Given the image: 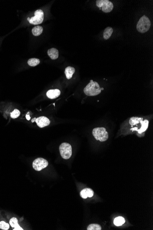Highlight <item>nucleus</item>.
I'll return each instance as SVG.
<instances>
[{
  "label": "nucleus",
  "mask_w": 153,
  "mask_h": 230,
  "mask_svg": "<svg viewBox=\"0 0 153 230\" xmlns=\"http://www.w3.org/2000/svg\"><path fill=\"white\" fill-rule=\"evenodd\" d=\"M102 90L97 82L91 80L90 83L84 88V92L85 95L88 96H95L100 94Z\"/></svg>",
  "instance_id": "obj_1"
},
{
  "label": "nucleus",
  "mask_w": 153,
  "mask_h": 230,
  "mask_svg": "<svg viewBox=\"0 0 153 230\" xmlns=\"http://www.w3.org/2000/svg\"><path fill=\"white\" fill-rule=\"evenodd\" d=\"M92 134L95 139L100 142H105L109 138L108 133L104 127H97L94 129Z\"/></svg>",
  "instance_id": "obj_2"
},
{
  "label": "nucleus",
  "mask_w": 153,
  "mask_h": 230,
  "mask_svg": "<svg viewBox=\"0 0 153 230\" xmlns=\"http://www.w3.org/2000/svg\"><path fill=\"white\" fill-rule=\"evenodd\" d=\"M151 25L150 21L148 17L143 16L140 18L137 25V29L139 32L144 33L148 31Z\"/></svg>",
  "instance_id": "obj_3"
},
{
  "label": "nucleus",
  "mask_w": 153,
  "mask_h": 230,
  "mask_svg": "<svg viewBox=\"0 0 153 230\" xmlns=\"http://www.w3.org/2000/svg\"><path fill=\"white\" fill-rule=\"evenodd\" d=\"M61 155L63 159H68L72 155V148L70 144L64 143L61 144L59 147Z\"/></svg>",
  "instance_id": "obj_4"
},
{
  "label": "nucleus",
  "mask_w": 153,
  "mask_h": 230,
  "mask_svg": "<svg viewBox=\"0 0 153 230\" xmlns=\"http://www.w3.org/2000/svg\"><path fill=\"white\" fill-rule=\"evenodd\" d=\"M96 4L97 7L102 8L103 12L106 13L111 12L114 8L113 3L108 0H97Z\"/></svg>",
  "instance_id": "obj_5"
},
{
  "label": "nucleus",
  "mask_w": 153,
  "mask_h": 230,
  "mask_svg": "<svg viewBox=\"0 0 153 230\" xmlns=\"http://www.w3.org/2000/svg\"><path fill=\"white\" fill-rule=\"evenodd\" d=\"M44 20V12L41 9L36 10L35 12V16L29 18L28 17V20L29 23L33 25H37L41 24Z\"/></svg>",
  "instance_id": "obj_6"
},
{
  "label": "nucleus",
  "mask_w": 153,
  "mask_h": 230,
  "mask_svg": "<svg viewBox=\"0 0 153 230\" xmlns=\"http://www.w3.org/2000/svg\"><path fill=\"white\" fill-rule=\"evenodd\" d=\"M48 165V162L43 158H37L33 162V168L36 171H41L47 167Z\"/></svg>",
  "instance_id": "obj_7"
},
{
  "label": "nucleus",
  "mask_w": 153,
  "mask_h": 230,
  "mask_svg": "<svg viewBox=\"0 0 153 230\" xmlns=\"http://www.w3.org/2000/svg\"><path fill=\"white\" fill-rule=\"evenodd\" d=\"M35 122L38 127L40 128H43L47 127L50 124L49 119L45 116H40L35 119Z\"/></svg>",
  "instance_id": "obj_8"
},
{
  "label": "nucleus",
  "mask_w": 153,
  "mask_h": 230,
  "mask_svg": "<svg viewBox=\"0 0 153 230\" xmlns=\"http://www.w3.org/2000/svg\"><path fill=\"white\" fill-rule=\"evenodd\" d=\"M94 194V192L93 190L90 188H86L81 191L80 195L83 199H86L88 198H91Z\"/></svg>",
  "instance_id": "obj_9"
},
{
  "label": "nucleus",
  "mask_w": 153,
  "mask_h": 230,
  "mask_svg": "<svg viewBox=\"0 0 153 230\" xmlns=\"http://www.w3.org/2000/svg\"><path fill=\"white\" fill-rule=\"evenodd\" d=\"M60 94V91L58 89L49 90L48 91L47 93V96L49 99H56L59 96Z\"/></svg>",
  "instance_id": "obj_10"
},
{
  "label": "nucleus",
  "mask_w": 153,
  "mask_h": 230,
  "mask_svg": "<svg viewBox=\"0 0 153 230\" xmlns=\"http://www.w3.org/2000/svg\"><path fill=\"white\" fill-rule=\"evenodd\" d=\"M48 55L51 59L55 60L58 57L59 52L57 49L52 48L48 50Z\"/></svg>",
  "instance_id": "obj_11"
},
{
  "label": "nucleus",
  "mask_w": 153,
  "mask_h": 230,
  "mask_svg": "<svg viewBox=\"0 0 153 230\" xmlns=\"http://www.w3.org/2000/svg\"><path fill=\"white\" fill-rule=\"evenodd\" d=\"M9 223H10V226H11L12 227L14 228V230H24L23 228H21V227H20L19 225H18V220H17V219L16 218H15V217H13V218H12L10 220Z\"/></svg>",
  "instance_id": "obj_12"
},
{
  "label": "nucleus",
  "mask_w": 153,
  "mask_h": 230,
  "mask_svg": "<svg viewBox=\"0 0 153 230\" xmlns=\"http://www.w3.org/2000/svg\"><path fill=\"white\" fill-rule=\"evenodd\" d=\"M75 69L73 67L69 66L65 69V73L67 79H71L72 75L74 73Z\"/></svg>",
  "instance_id": "obj_13"
},
{
  "label": "nucleus",
  "mask_w": 153,
  "mask_h": 230,
  "mask_svg": "<svg viewBox=\"0 0 153 230\" xmlns=\"http://www.w3.org/2000/svg\"><path fill=\"white\" fill-rule=\"evenodd\" d=\"M113 32V29L111 27H107L105 29L104 31V38L105 40H107V39L110 38V37L111 36Z\"/></svg>",
  "instance_id": "obj_14"
},
{
  "label": "nucleus",
  "mask_w": 153,
  "mask_h": 230,
  "mask_svg": "<svg viewBox=\"0 0 153 230\" xmlns=\"http://www.w3.org/2000/svg\"><path fill=\"white\" fill-rule=\"evenodd\" d=\"M43 31V27L40 26H37L33 27L32 30V32L33 36H36L41 35Z\"/></svg>",
  "instance_id": "obj_15"
},
{
  "label": "nucleus",
  "mask_w": 153,
  "mask_h": 230,
  "mask_svg": "<svg viewBox=\"0 0 153 230\" xmlns=\"http://www.w3.org/2000/svg\"><path fill=\"white\" fill-rule=\"evenodd\" d=\"M40 63V60L39 59H36V58H32L29 59L28 61V64L29 66L32 67H35V66L38 65Z\"/></svg>",
  "instance_id": "obj_16"
},
{
  "label": "nucleus",
  "mask_w": 153,
  "mask_h": 230,
  "mask_svg": "<svg viewBox=\"0 0 153 230\" xmlns=\"http://www.w3.org/2000/svg\"><path fill=\"white\" fill-rule=\"evenodd\" d=\"M125 220L124 218L121 216H119L115 219L114 220V224L116 226H120L123 225L125 223Z\"/></svg>",
  "instance_id": "obj_17"
},
{
  "label": "nucleus",
  "mask_w": 153,
  "mask_h": 230,
  "mask_svg": "<svg viewBox=\"0 0 153 230\" xmlns=\"http://www.w3.org/2000/svg\"><path fill=\"white\" fill-rule=\"evenodd\" d=\"M88 230H101L102 227L97 224H92L87 227Z\"/></svg>",
  "instance_id": "obj_18"
},
{
  "label": "nucleus",
  "mask_w": 153,
  "mask_h": 230,
  "mask_svg": "<svg viewBox=\"0 0 153 230\" xmlns=\"http://www.w3.org/2000/svg\"><path fill=\"white\" fill-rule=\"evenodd\" d=\"M10 115L11 118L13 119H16L20 115V112L18 109H15V110H13V112L11 113Z\"/></svg>",
  "instance_id": "obj_19"
},
{
  "label": "nucleus",
  "mask_w": 153,
  "mask_h": 230,
  "mask_svg": "<svg viewBox=\"0 0 153 230\" xmlns=\"http://www.w3.org/2000/svg\"><path fill=\"white\" fill-rule=\"evenodd\" d=\"M9 228V225L8 224L4 222L1 221L0 222V229L1 230H8Z\"/></svg>",
  "instance_id": "obj_20"
},
{
  "label": "nucleus",
  "mask_w": 153,
  "mask_h": 230,
  "mask_svg": "<svg viewBox=\"0 0 153 230\" xmlns=\"http://www.w3.org/2000/svg\"><path fill=\"white\" fill-rule=\"evenodd\" d=\"M26 118H27V120H30V117H28V115L26 116Z\"/></svg>",
  "instance_id": "obj_21"
}]
</instances>
